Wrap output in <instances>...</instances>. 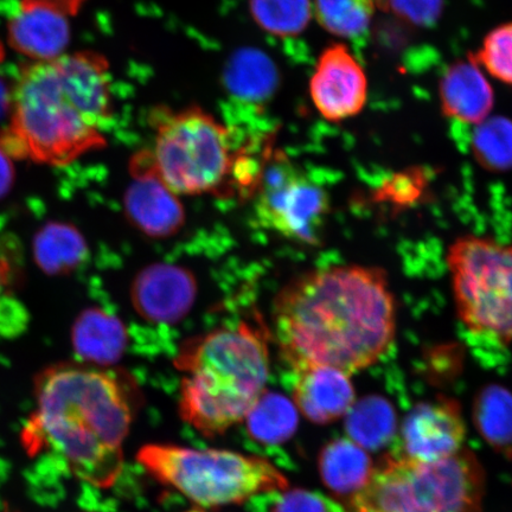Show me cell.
<instances>
[{"mask_svg":"<svg viewBox=\"0 0 512 512\" xmlns=\"http://www.w3.org/2000/svg\"><path fill=\"white\" fill-rule=\"evenodd\" d=\"M273 325L281 357L294 373L331 367L352 375L392 349L398 304L383 268H319L279 292Z\"/></svg>","mask_w":512,"mask_h":512,"instance_id":"obj_1","label":"cell"},{"mask_svg":"<svg viewBox=\"0 0 512 512\" xmlns=\"http://www.w3.org/2000/svg\"><path fill=\"white\" fill-rule=\"evenodd\" d=\"M76 355L98 366L117 363L127 347L125 326L100 309H88L76 319L73 328Z\"/></svg>","mask_w":512,"mask_h":512,"instance_id":"obj_17","label":"cell"},{"mask_svg":"<svg viewBox=\"0 0 512 512\" xmlns=\"http://www.w3.org/2000/svg\"><path fill=\"white\" fill-rule=\"evenodd\" d=\"M345 418L349 439L367 451L379 450L389 444L398 427L393 406L380 396L356 401Z\"/></svg>","mask_w":512,"mask_h":512,"instance_id":"obj_19","label":"cell"},{"mask_svg":"<svg viewBox=\"0 0 512 512\" xmlns=\"http://www.w3.org/2000/svg\"><path fill=\"white\" fill-rule=\"evenodd\" d=\"M313 105L332 123L354 118L367 104L366 73L344 44H332L319 57L310 82Z\"/></svg>","mask_w":512,"mask_h":512,"instance_id":"obj_11","label":"cell"},{"mask_svg":"<svg viewBox=\"0 0 512 512\" xmlns=\"http://www.w3.org/2000/svg\"><path fill=\"white\" fill-rule=\"evenodd\" d=\"M175 363L184 373L182 419L208 438L246 419L270 374L265 334L248 323L191 339Z\"/></svg>","mask_w":512,"mask_h":512,"instance_id":"obj_4","label":"cell"},{"mask_svg":"<svg viewBox=\"0 0 512 512\" xmlns=\"http://www.w3.org/2000/svg\"><path fill=\"white\" fill-rule=\"evenodd\" d=\"M473 421L492 448L512 457V394L497 384L485 387L476 396Z\"/></svg>","mask_w":512,"mask_h":512,"instance_id":"obj_20","label":"cell"},{"mask_svg":"<svg viewBox=\"0 0 512 512\" xmlns=\"http://www.w3.org/2000/svg\"><path fill=\"white\" fill-rule=\"evenodd\" d=\"M318 469L326 489L351 504L366 488L375 466L367 450L349 438H341L324 446Z\"/></svg>","mask_w":512,"mask_h":512,"instance_id":"obj_16","label":"cell"},{"mask_svg":"<svg viewBox=\"0 0 512 512\" xmlns=\"http://www.w3.org/2000/svg\"><path fill=\"white\" fill-rule=\"evenodd\" d=\"M439 93L441 111L457 124L479 125L494 108V91L473 56L446 69Z\"/></svg>","mask_w":512,"mask_h":512,"instance_id":"obj_15","label":"cell"},{"mask_svg":"<svg viewBox=\"0 0 512 512\" xmlns=\"http://www.w3.org/2000/svg\"><path fill=\"white\" fill-rule=\"evenodd\" d=\"M471 147L486 171L502 174L512 170V121L503 117L484 120L473 131Z\"/></svg>","mask_w":512,"mask_h":512,"instance_id":"obj_23","label":"cell"},{"mask_svg":"<svg viewBox=\"0 0 512 512\" xmlns=\"http://www.w3.org/2000/svg\"><path fill=\"white\" fill-rule=\"evenodd\" d=\"M271 512H332L330 504L323 496L303 489H286Z\"/></svg>","mask_w":512,"mask_h":512,"instance_id":"obj_28","label":"cell"},{"mask_svg":"<svg viewBox=\"0 0 512 512\" xmlns=\"http://www.w3.org/2000/svg\"><path fill=\"white\" fill-rule=\"evenodd\" d=\"M227 83L241 99L261 100L273 92L277 73L273 63L258 50H242L229 63Z\"/></svg>","mask_w":512,"mask_h":512,"instance_id":"obj_22","label":"cell"},{"mask_svg":"<svg viewBox=\"0 0 512 512\" xmlns=\"http://www.w3.org/2000/svg\"><path fill=\"white\" fill-rule=\"evenodd\" d=\"M15 179V169L11 157L0 147V198L11 188Z\"/></svg>","mask_w":512,"mask_h":512,"instance_id":"obj_29","label":"cell"},{"mask_svg":"<svg viewBox=\"0 0 512 512\" xmlns=\"http://www.w3.org/2000/svg\"><path fill=\"white\" fill-rule=\"evenodd\" d=\"M380 6L394 12L403 21L418 27H431L443 11V0H381Z\"/></svg>","mask_w":512,"mask_h":512,"instance_id":"obj_27","label":"cell"},{"mask_svg":"<svg viewBox=\"0 0 512 512\" xmlns=\"http://www.w3.org/2000/svg\"><path fill=\"white\" fill-rule=\"evenodd\" d=\"M137 459L159 483L202 508L240 504L288 489L284 473L268 460L233 451L151 444L140 448Z\"/></svg>","mask_w":512,"mask_h":512,"instance_id":"obj_7","label":"cell"},{"mask_svg":"<svg viewBox=\"0 0 512 512\" xmlns=\"http://www.w3.org/2000/svg\"><path fill=\"white\" fill-rule=\"evenodd\" d=\"M131 174L133 182L124 196L126 219L152 239L176 235L184 226L185 211L177 194L158 176L149 150L133 157Z\"/></svg>","mask_w":512,"mask_h":512,"instance_id":"obj_10","label":"cell"},{"mask_svg":"<svg viewBox=\"0 0 512 512\" xmlns=\"http://www.w3.org/2000/svg\"><path fill=\"white\" fill-rule=\"evenodd\" d=\"M87 255V242L72 224L50 222L35 236L36 264L49 275L72 273L83 264Z\"/></svg>","mask_w":512,"mask_h":512,"instance_id":"obj_18","label":"cell"},{"mask_svg":"<svg viewBox=\"0 0 512 512\" xmlns=\"http://www.w3.org/2000/svg\"><path fill=\"white\" fill-rule=\"evenodd\" d=\"M248 434L264 445L290 440L298 428V408L285 396L264 393L246 416Z\"/></svg>","mask_w":512,"mask_h":512,"instance_id":"obj_21","label":"cell"},{"mask_svg":"<svg viewBox=\"0 0 512 512\" xmlns=\"http://www.w3.org/2000/svg\"><path fill=\"white\" fill-rule=\"evenodd\" d=\"M485 489L482 464L470 450L418 462L384 459L352 501L354 512H480Z\"/></svg>","mask_w":512,"mask_h":512,"instance_id":"obj_6","label":"cell"},{"mask_svg":"<svg viewBox=\"0 0 512 512\" xmlns=\"http://www.w3.org/2000/svg\"><path fill=\"white\" fill-rule=\"evenodd\" d=\"M465 422L459 403L448 398L421 402L401 427L402 456L434 462L463 448Z\"/></svg>","mask_w":512,"mask_h":512,"instance_id":"obj_12","label":"cell"},{"mask_svg":"<svg viewBox=\"0 0 512 512\" xmlns=\"http://www.w3.org/2000/svg\"><path fill=\"white\" fill-rule=\"evenodd\" d=\"M473 59L495 79L512 86V23L492 30Z\"/></svg>","mask_w":512,"mask_h":512,"instance_id":"obj_26","label":"cell"},{"mask_svg":"<svg viewBox=\"0 0 512 512\" xmlns=\"http://www.w3.org/2000/svg\"><path fill=\"white\" fill-rule=\"evenodd\" d=\"M8 284V266H6L3 261H0V316H4L6 313H19L18 306L11 307V309L8 310L5 309V306L15 304L11 299H5L6 287H8Z\"/></svg>","mask_w":512,"mask_h":512,"instance_id":"obj_30","label":"cell"},{"mask_svg":"<svg viewBox=\"0 0 512 512\" xmlns=\"http://www.w3.org/2000/svg\"><path fill=\"white\" fill-rule=\"evenodd\" d=\"M0 60H2V47H0ZM10 105V93L5 82L0 78V118L8 111Z\"/></svg>","mask_w":512,"mask_h":512,"instance_id":"obj_31","label":"cell"},{"mask_svg":"<svg viewBox=\"0 0 512 512\" xmlns=\"http://www.w3.org/2000/svg\"><path fill=\"white\" fill-rule=\"evenodd\" d=\"M192 512H198V511H192Z\"/></svg>","mask_w":512,"mask_h":512,"instance_id":"obj_33","label":"cell"},{"mask_svg":"<svg viewBox=\"0 0 512 512\" xmlns=\"http://www.w3.org/2000/svg\"><path fill=\"white\" fill-rule=\"evenodd\" d=\"M375 2H376V4H377V6H380V4H381V0H375Z\"/></svg>","mask_w":512,"mask_h":512,"instance_id":"obj_32","label":"cell"},{"mask_svg":"<svg viewBox=\"0 0 512 512\" xmlns=\"http://www.w3.org/2000/svg\"><path fill=\"white\" fill-rule=\"evenodd\" d=\"M0 147L11 158L62 166L106 145L112 118L110 66L93 51L22 69Z\"/></svg>","mask_w":512,"mask_h":512,"instance_id":"obj_2","label":"cell"},{"mask_svg":"<svg viewBox=\"0 0 512 512\" xmlns=\"http://www.w3.org/2000/svg\"><path fill=\"white\" fill-rule=\"evenodd\" d=\"M155 146L149 150L158 176L177 195L253 196L261 155L238 149L234 133L202 108L158 107L151 115Z\"/></svg>","mask_w":512,"mask_h":512,"instance_id":"obj_5","label":"cell"},{"mask_svg":"<svg viewBox=\"0 0 512 512\" xmlns=\"http://www.w3.org/2000/svg\"><path fill=\"white\" fill-rule=\"evenodd\" d=\"M294 382V405L318 425L331 424L343 418L356 402L351 375L331 367L299 370Z\"/></svg>","mask_w":512,"mask_h":512,"instance_id":"obj_14","label":"cell"},{"mask_svg":"<svg viewBox=\"0 0 512 512\" xmlns=\"http://www.w3.org/2000/svg\"><path fill=\"white\" fill-rule=\"evenodd\" d=\"M457 315L473 336L501 347L512 343V243L459 236L448 247Z\"/></svg>","mask_w":512,"mask_h":512,"instance_id":"obj_8","label":"cell"},{"mask_svg":"<svg viewBox=\"0 0 512 512\" xmlns=\"http://www.w3.org/2000/svg\"><path fill=\"white\" fill-rule=\"evenodd\" d=\"M375 0H316L322 27L339 37L358 38L369 28L376 9Z\"/></svg>","mask_w":512,"mask_h":512,"instance_id":"obj_24","label":"cell"},{"mask_svg":"<svg viewBox=\"0 0 512 512\" xmlns=\"http://www.w3.org/2000/svg\"><path fill=\"white\" fill-rule=\"evenodd\" d=\"M259 226L300 245H322L331 210L328 191L294 164L286 153L268 144L254 191Z\"/></svg>","mask_w":512,"mask_h":512,"instance_id":"obj_9","label":"cell"},{"mask_svg":"<svg viewBox=\"0 0 512 512\" xmlns=\"http://www.w3.org/2000/svg\"><path fill=\"white\" fill-rule=\"evenodd\" d=\"M131 297L134 310L147 322L175 324L194 306L197 280L182 266L151 265L134 279Z\"/></svg>","mask_w":512,"mask_h":512,"instance_id":"obj_13","label":"cell"},{"mask_svg":"<svg viewBox=\"0 0 512 512\" xmlns=\"http://www.w3.org/2000/svg\"><path fill=\"white\" fill-rule=\"evenodd\" d=\"M252 15L260 27L279 37L297 36L312 16L310 0H251Z\"/></svg>","mask_w":512,"mask_h":512,"instance_id":"obj_25","label":"cell"},{"mask_svg":"<svg viewBox=\"0 0 512 512\" xmlns=\"http://www.w3.org/2000/svg\"><path fill=\"white\" fill-rule=\"evenodd\" d=\"M136 389L123 377L57 364L35 380L36 412L23 434L29 452L50 448L76 477L110 488L124 467Z\"/></svg>","mask_w":512,"mask_h":512,"instance_id":"obj_3","label":"cell"}]
</instances>
